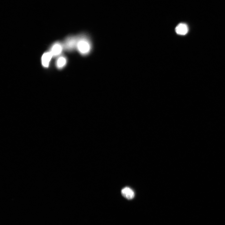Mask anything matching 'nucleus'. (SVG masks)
Returning a JSON list of instances; mask_svg holds the SVG:
<instances>
[{
    "label": "nucleus",
    "mask_w": 225,
    "mask_h": 225,
    "mask_svg": "<svg viewBox=\"0 0 225 225\" xmlns=\"http://www.w3.org/2000/svg\"><path fill=\"white\" fill-rule=\"evenodd\" d=\"M92 49V44L90 38L85 33L78 35L76 50L82 56L87 55Z\"/></svg>",
    "instance_id": "f257e3e1"
},
{
    "label": "nucleus",
    "mask_w": 225,
    "mask_h": 225,
    "mask_svg": "<svg viewBox=\"0 0 225 225\" xmlns=\"http://www.w3.org/2000/svg\"><path fill=\"white\" fill-rule=\"evenodd\" d=\"M78 35H71L67 37L63 43L64 49L68 52L76 49Z\"/></svg>",
    "instance_id": "f03ea898"
},
{
    "label": "nucleus",
    "mask_w": 225,
    "mask_h": 225,
    "mask_svg": "<svg viewBox=\"0 0 225 225\" xmlns=\"http://www.w3.org/2000/svg\"><path fill=\"white\" fill-rule=\"evenodd\" d=\"M64 47L63 44L59 42L54 43L52 46L50 52L52 56L56 57L59 55L62 52Z\"/></svg>",
    "instance_id": "7ed1b4c3"
},
{
    "label": "nucleus",
    "mask_w": 225,
    "mask_h": 225,
    "mask_svg": "<svg viewBox=\"0 0 225 225\" xmlns=\"http://www.w3.org/2000/svg\"><path fill=\"white\" fill-rule=\"evenodd\" d=\"M177 34L180 35H185L188 32V28L187 25L184 23H179L175 29Z\"/></svg>",
    "instance_id": "20e7f679"
},
{
    "label": "nucleus",
    "mask_w": 225,
    "mask_h": 225,
    "mask_svg": "<svg viewBox=\"0 0 225 225\" xmlns=\"http://www.w3.org/2000/svg\"><path fill=\"white\" fill-rule=\"evenodd\" d=\"M121 192L122 196L128 200L132 199L135 196L133 191L128 187H125L123 188Z\"/></svg>",
    "instance_id": "39448f33"
},
{
    "label": "nucleus",
    "mask_w": 225,
    "mask_h": 225,
    "mask_svg": "<svg viewBox=\"0 0 225 225\" xmlns=\"http://www.w3.org/2000/svg\"><path fill=\"white\" fill-rule=\"evenodd\" d=\"M52 57L53 56L50 52H46L43 54L41 61L42 64L44 67L47 68L48 67Z\"/></svg>",
    "instance_id": "423d86ee"
},
{
    "label": "nucleus",
    "mask_w": 225,
    "mask_h": 225,
    "mask_svg": "<svg viewBox=\"0 0 225 225\" xmlns=\"http://www.w3.org/2000/svg\"><path fill=\"white\" fill-rule=\"evenodd\" d=\"M67 62V58L65 56H61L57 60L56 62V65L58 68L61 69L65 66Z\"/></svg>",
    "instance_id": "0eeeda50"
}]
</instances>
